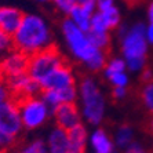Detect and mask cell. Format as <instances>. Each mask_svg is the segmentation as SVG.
<instances>
[{"instance_id":"cell-38","label":"cell","mask_w":153,"mask_h":153,"mask_svg":"<svg viewBox=\"0 0 153 153\" xmlns=\"http://www.w3.org/2000/svg\"><path fill=\"white\" fill-rule=\"evenodd\" d=\"M40 1H48V0H40Z\"/></svg>"},{"instance_id":"cell-36","label":"cell","mask_w":153,"mask_h":153,"mask_svg":"<svg viewBox=\"0 0 153 153\" xmlns=\"http://www.w3.org/2000/svg\"><path fill=\"white\" fill-rule=\"evenodd\" d=\"M87 1H94V0H76L77 4H84V3H87Z\"/></svg>"},{"instance_id":"cell-24","label":"cell","mask_w":153,"mask_h":153,"mask_svg":"<svg viewBox=\"0 0 153 153\" xmlns=\"http://www.w3.org/2000/svg\"><path fill=\"white\" fill-rule=\"evenodd\" d=\"M126 65H127V64H126L124 59H121V58H114V59H112L111 62H108L105 75L114 73V72H124Z\"/></svg>"},{"instance_id":"cell-9","label":"cell","mask_w":153,"mask_h":153,"mask_svg":"<svg viewBox=\"0 0 153 153\" xmlns=\"http://www.w3.org/2000/svg\"><path fill=\"white\" fill-rule=\"evenodd\" d=\"M29 57H30L29 54H25L22 51H15V50L8 53L7 55H4L3 59L0 61L4 77L28 73Z\"/></svg>"},{"instance_id":"cell-4","label":"cell","mask_w":153,"mask_h":153,"mask_svg":"<svg viewBox=\"0 0 153 153\" xmlns=\"http://www.w3.org/2000/svg\"><path fill=\"white\" fill-rule=\"evenodd\" d=\"M15 105L19 109L22 119V126L26 130H35L46 121L48 109L46 103L42 101V98L37 97H19L14 98Z\"/></svg>"},{"instance_id":"cell-39","label":"cell","mask_w":153,"mask_h":153,"mask_svg":"<svg viewBox=\"0 0 153 153\" xmlns=\"http://www.w3.org/2000/svg\"><path fill=\"white\" fill-rule=\"evenodd\" d=\"M112 153H116V152H114V150H113V152H112Z\"/></svg>"},{"instance_id":"cell-19","label":"cell","mask_w":153,"mask_h":153,"mask_svg":"<svg viewBox=\"0 0 153 153\" xmlns=\"http://www.w3.org/2000/svg\"><path fill=\"white\" fill-rule=\"evenodd\" d=\"M132 141V128L130 126L124 124L119 128L116 134V145L119 148H127Z\"/></svg>"},{"instance_id":"cell-33","label":"cell","mask_w":153,"mask_h":153,"mask_svg":"<svg viewBox=\"0 0 153 153\" xmlns=\"http://www.w3.org/2000/svg\"><path fill=\"white\" fill-rule=\"evenodd\" d=\"M148 17H149L150 22H153V1H152V4L149 6V10H148Z\"/></svg>"},{"instance_id":"cell-26","label":"cell","mask_w":153,"mask_h":153,"mask_svg":"<svg viewBox=\"0 0 153 153\" xmlns=\"http://www.w3.org/2000/svg\"><path fill=\"white\" fill-rule=\"evenodd\" d=\"M54 1L57 4V7L59 8L62 13H65V14H69L72 11V8L77 4L76 0H54Z\"/></svg>"},{"instance_id":"cell-3","label":"cell","mask_w":153,"mask_h":153,"mask_svg":"<svg viewBox=\"0 0 153 153\" xmlns=\"http://www.w3.org/2000/svg\"><path fill=\"white\" fill-rule=\"evenodd\" d=\"M80 94H82L83 106H84V116L91 124L101 123L105 112V102L102 94L94 83V80L84 77L80 82Z\"/></svg>"},{"instance_id":"cell-15","label":"cell","mask_w":153,"mask_h":153,"mask_svg":"<svg viewBox=\"0 0 153 153\" xmlns=\"http://www.w3.org/2000/svg\"><path fill=\"white\" fill-rule=\"evenodd\" d=\"M69 15H71L72 21L75 22L83 32L87 33L90 30V19H91V17L83 10V7L80 4H76L75 7L72 8L71 13H69Z\"/></svg>"},{"instance_id":"cell-35","label":"cell","mask_w":153,"mask_h":153,"mask_svg":"<svg viewBox=\"0 0 153 153\" xmlns=\"http://www.w3.org/2000/svg\"><path fill=\"white\" fill-rule=\"evenodd\" d=\"M0 82H4V73L1 69V64H0Z\"/></svg>"},{"instance_id":"cell-32","label":"cell","mask_w":153,"mask_h":153,"mask_svg":"<svg viewBox=\"0 0 153 153\" xmlns=\"http://www.w3.org/2000/svg\"><path fill=\"white\" fill-rule=\"evenodd\" d=\"M146 40L153 44V22H150V25L146 29Z\"/></svg>"},{"instance_id":"cell-12","label":"cell","mask_w":153,"mask_h":153,"mask_svg":"<svg viewBox=\"0 0 153 153\" xmlns=\"http://www.w3.org/2000/svg\"><path fill=\"white\" fill-rule=\"evenodd\" d=\"M47 150L48 153H66L69 150L68 132L61 127H55L51 131L48 141H47Z\"/></svg>"},{"instance_id":"cell-20","label":"cell","mask_w":153,"mask_h":153,"mask_svg":"<svg viewBox=\"0 0 153 153\" xmlns=\"http://www.w3.org/2000/svg\"><path fill=\"white\" fill-rule=\"evenodd\" d=\"M141 100L148 108V111L153 113V82L145 83V85L141 88Z\"/></svg>"},{"instance_id":"cell-8","label":"cell","mask_w":153,"mask_h":153,"mask_svg":"<svg viewBox=\"0 0 153 153\" xmlns=\"http://www.w3.org/2000/svg\"><path fill=\"white\" fill-rule=\"evenodd\" d=\"M40 84H42L43 90H62L66 87L76 85L73 69L68 62V59L64 64H61L57 69H54L46 79H43Z\"/></svg>"},{"instance_id":"cell-34","label":"cell","mask_w":153,"mask_h":153,"mask_svg":"<svg viewBox=\"0 0 153 153\" xmlns=\"http://www.w3.org/2000/svg\"><path fill=\"white\" fill-rule=\"evenodd\" d=\"M124 1L128 4V6H130V7H132V6H135V4L138 3L139 0H124Z\"/></svg>"},{"instance_id":"cell-5","label":"cell","mask_w":153,"mask_h":153,"mask_svg":"<svg viewBox=\"0 0 153 153\" xmlns=\"http://www.w3.org/2000/svg\"><path fill=\"white\" fill-rule=\"evenodd\" d=\"M62 32H64L65 39L68 42L69 48L73 53V55L77 59L83 61L84 64L97 51L95 47L90 43L85 32H83L71 18H68V19H65L62 22Z\"/></svg>"},{"instance_id":"cell-37","label":"cell","mask_w":153,"mask_h":153,"mask_svg":"<svg viewBox=\"0 0 153 153\" xmlns=\"http://www.w3.org/2000/svg\"><path fill=\"white\" fill-rule=\"evenodd\" d=\"M66 153H77V152H72V150H68Z\"/></svg>"},{"instance_id":"cell-6","label":"cell","mask_w":153,"mask_h":153,"mask_svg":"<svg viewBox=\"0 0 153 153\" xmlns=\"http://www.w3.org/2000/svg\"><path fill=\"white\" fill-rule=\"evenodd\" d=\"M146 29L142 24L132 26L121 42V51L126 61L130 59H146Z\"/></svg>"},{"instance_id":"cell-18","label":"cell","mask_w":153,"mask_h":153,"mask_svg":"<svg viewBox=\"0 0 153 153\" xmlns=\"http://www.w3.org/2000/svg\"><path fill=\"white\" fill-rule=\"evenodd\" d=\"M101 14H102V18L103 21H105V25H106L108 30L109 29H113L119 25V22H120V14H119V10L114 6H112L111 8H108L105 11H100Z\"/></svg>"},{"instance_id":"cell-7","label":"cell","mask_w":153,"mask_h":153,"mask_svg":"<svg viewBox=\"0 0 153 153\" xmlns=\"http://www.w3.org/2000/svg\"><path fill=\"white\" fill-rule=\"evenodd\" d=\"M22 127L21 113L14 101L8 98L7 101L0 102V132L17 138Z\"/></svg>"},{"instance_id":"cell-22","label":"cell","mask_w":153,"mask_h":153,"mask_svg":"<svg viewBox=\"0 0 153 153\" xmlns=\"http://www.w3.org/2000/svg\"><path fill=\"white\" fill-rule=\"evenodd\" d=\"M17 153H48V150H47V145L42 139H36Z\"/></svg>"},{"instance_id":"cell-17","label":"cell","mask_w":153,"mask_h":153,"mask_svg":"<svg viewBox=\"0 0 153 153\" xmlns=\"http://www.w3.org/2000/svg\"><path fill=\"white\" fill-rule=\"evenodd\" d=\"M106 55H108L106 51L97 48V51L94 53L93 57H91L88 61H87V62H85V65H87L88 71H91V72L101 71V69L105 66V64H106Z\"/></svg>"},{"instance_id":"cell-10","label":"cell","mask_w":153,"mask_h":153,"mask_svg":"<svg viewBox=\"0 0 153 153\" xmlns=\"http://www.w3.org/2000/svg\"><path fill=\"white\" fill-rule=\"evenodd\" d=\"M54 117L57 121V127H61L65 131H68L80 123V114H79L77 105L75 102L59 103L54 112Z\"/></svg>"},{"instance_id":"cell-16","label":"cell","mask_w":153,"mask_h":153,"mask_svg":"<svg viewBox=\"0 0 153 153\" xmlns=\"http://www.w3.org/2000/svg\"><path fill=\"white\" fill-rule=\"evenodd\" d=\"M88 37L90 43L93 44L95 48H100L109 53V44H111V37L106 32H95V30H88L85 33Z\"/></svg>"},{"instance_id":"cell-14","label":"cell","mask_w":153,"mask_h":153,"mask_svg":"<svg viewBox=\"0 0 153 153\" xmlns=\"http://www.w3.org/2000/svg\"><path fill=\"white\" fill-rule=\"evenodd\" d=\"M91 145L95 153H112L114 150L113 142H112L106 132L103 130H97L91 137Z\"/></svg>"},{"instance_id":"cell-29","label":"cell","mask_w":153,"mask_h":153,"mask_svg":"<svg viewBox=\"0 0 153 153\" xmlns=\"http://www.w3.org/2000/svg\"><path fill=\"white\" fill-rule=\"evenodd\" d=\"M126 94H127V90H126V87H114L113 97L116 98V100H121V98H124Z\"/></svg>"},{"instance_id":"cell-30","label":"cell","mask_w":153,"mask_h":153,"mask_svg":"<svg viewBox=\"0 0 153 153\" xmlns=\"http://www.w3.org/2000/svg\"><path fill=\"white\" fill-rule=\"evenodd\" d=\"M126 153H146V152L138 145V143H130V145L127 146Z\"/></svg>"},{"instance_id":"cell-23","label":"cell","mask_w":153,"mask_h":153,"mask_svg":"<svg viewBox=\"0 0 153 153\" xmlns=\"http://www.w3.org/2000/svg\"><path fill=\"white\" fill-rule=\"evenodd\" d=\"M106 77L111 80V83L114 87H126L128 83V77L124 72H114V73H109Z\"/></svg>"},{"instance_id":"cell-28","label":"cell","mask_w":153,"mask_h":153,"mask_svg":"<svg viewBox=\"0 0 153 153\" xmlns=\"http://www.w3.org/2000/svg\"><path fill=\"white\" fill-rule=\"evenodd\" d=\"M8 98H10V91H8V88L6 87L4 82H0V102L7 101Z\"/></svg>"},{"instance_id":"cell-1","label":"cell","mask_w":153,"mask_h":153,"mask_svg":"<svg viewBox=\"0 0 153 153\" xmlns=\"http://www.w3.org/2000/svg\"><path fill=\"white\" fill-rule=\"evenodd\" d=\"M11 37L14 50L29 55L50 44V30L46 22L37 15H24L22 22Z\"/></svg>"},{"instance_id":"cell-31","label":"cell","mask_w":153,"mask_h":153,"mask_svg":"<svg viewBox=\"0 0 153 153\" xmlns=\"http://www.w3.org/2000/svg\"><path fill=\"white\" fill-rule=\"evenodd\" d=\"M152 77H153L152 71H149V69H145V68H143V73H142V80H143V82H145V83L152 82Z\"/></svg>"},{"instance_id":"cell-11","label":"cell","mask_w":153,"mask_h":153,"mask_svg":"<svg viewBox=\"0 0 153 153\" xmlns=\"http://www.w3.org/2000/svg\"><path fill=\"white\" fill-rule=\"evenodd\" d=\"M25 13L14 7H0V29L8 35H14Z\"/></svg>"},{"instance_id":"cell-13","label":"cell","mask_w":153,"mask_h":153,"mask_svg":"<svg viewBox=\"0 0 153 153\" xmlns=\"http://www.w3.org/2000/svg\"><path fill=\"white\" fill-rule=\"evenodd\" d=\"M68 141H69V150L77 153H84L85 142H87V131L83 124L79 123L77 126L68 130Z\"/></svg>"},{"instance_id":"cell-25","label":"cell","mask_w":153,"mask_h":153,"mask_svg":"<svg viewBox=\"0 0 153 153\" xmlns=\"http://www.w3.org/2000/svg\"><path fill=\"white\" fill-rule=\"evenodd\" d=\"M58 93H59L61 102H75V100H76V85L58 90Z\"/></svg>"},{"instance_id":"cell-2","label":"cell","mask_w":153,"mask_h":153,"mask_svg":"<svg viewBox=\"0 0 153 153\" xmlns=\"http://www.w3.org/2000/svg\"><path fill=\"white\" fill-rule=\"evenodd\" d=\"M65 61L66 58L61 54L57 44L50 43L48 46L33 53L29 57L28 75L37 82H42L43 79H46L54 69H57Z\"/></svg>"},{"instance_id":"cell-21","label":"cell","mask_w":153,"mask_h":153,"mask_svg":"<svg viewBox=\"0 0 153 153\" xmlns=\"http://www.w3.org/2000/svg\"><path fill=\"white\" fill-rule=\"evenodd\" d=\"M14 50L13 47V37L11 35L6 33L0 29V55H7L8 53Z\"/></svg>"},{"instance_id":"cell-27","label":"cell","mask_w":153,"mask_h":153,"mask_svg":"<svg viewBox=\"0 0 153 153\" xmlns=\"http://www.w3.org/2000/svg\"><path fill=\"white\" fill-rule=\"evenodd\" d=\"M95 4L100 11H105L113 6V0H95Z\"/></svg>"}]
</instances>
